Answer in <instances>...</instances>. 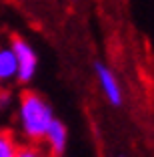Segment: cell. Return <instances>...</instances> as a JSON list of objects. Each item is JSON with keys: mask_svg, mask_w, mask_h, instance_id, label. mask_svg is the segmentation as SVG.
Wrapping results in <instances>:
<instances>
[{"mask_svg": "<svg viewBox=\"0 0 154 157\" xmlns=\"http://www.w3.org/2000/svg\"><path fill=\"white\" fill-rule=\"evenodd\" d=\"M18 141L12 131L0 129V157H18Z\"/></svg>", "mask_w": 154, "mask_h": 157, "instance_id": "obj_6", "label": "cell"}, {"mask_svg": "<svg viewBox=\"0 0 154 157\" xmlns=\"http://www.w3.org/2000/svg\"><path fill=\"white\" fill-rule=\"evenodd\" d=\"M66 143H68V129L66 125L60 119H54L50 125L48 133L44 137V147L48 149L54 157H62L66 151Z\"/></svg>", "mask_w": 154, "mask_h": 157, "instance_id": "obj_4", "label": "cell"}, {"mask_svg": "<svg viewBox=\"0 0 154 157\" xmlns=\"http://www.w3.org/2000/svg\"><path fill=\"white\" fill-rule=\"evenodd\" d=\"M94 75H96V81H98L102 93H104L106 101H108L112 107H120V105H122V101H124L122 89H120V83H118L114 71L110 69L108 65L96 60V63H94Z\"/></svg>", "mask_w": 154, "mask_h": 157, "instance_id": "obj_3", "label": "cell"}, {"mask_svg": "<svg viewBox=\"0 0 154 157\" xmlns=\"http://www.w3.org/2000/svg\"><path fill=\"white\" fill-rule=\"evenodd\" d=\"M0 81L2 85L18 81V59L10 44H0Z\"/></svg>", "mask_w": 154, "mask_h": 157, "instance_id": "obj_5", "label": "cell"}, {"mask_svg": "<svg viewBox=\"0 0 154 157\" xmlns=\"http://www.w3.org/2000/svg\"><path fill=\"white\" fill-rule=\"evenodd\" d=\"M52 107L36 91H22L18 101V125L20 133L30 143H44L50 125L54 121Z\"/></svg>", "mask_w": 154, "mask_h": 157, "instance_id": "obj_1", "label": "cell"}, {"mask_svg": "<svg viewBox=\"0 0 154 157\" xmlns=\"http://www.w3.org/2000/svg\"><path fill=\"white\" fill-rule=\"evenodd\" d=\"M18 157H54V155L46 147H42L40 143H30V141H26V143L20 145Z\"/></svg>", "mask_w": 154, "mask_h": 157, "instance_id": "obj_7", "label": "cell"}, {"mask_svg": "<svg viewBox=\"0 0 154 157\" xmlns=\"http://www.w3.org/2000/svg\"><path fill=\"white\" fill-rule=\"evenodd\" d=\"M62 157H64V155H62Z\"/></svg>", "mask_w": 154, "mask_h": 157, "instance_id": "obj_9", "label": "cell"}, {"mask_svg": "<svg viewBox=\"0 0 154 157\" xmlns=\"http://www.w3.org/2000/svg\"><path fill=\"white\" fill-rule=\"evenodd\" d=\"M10 46L14 48L16 59H18V83H22V85L30 83L32 77L36 75V69H38L36 51L22 36H16V34L10 36Z\"/></svg>", "mask_w": 154, "mask_h": 157, "instance_id": "obj_2", "label": "cell"}, {"mask_svg": "<svg viewBox=\"0 0 154 157\" xmlns=\"http://www.w3.org/2000/svg\"><path fill=\"white\" fill-rule=\"evenodd\" d=\"M0 89H2V81H0ZM0 93H2V91H0Z\"/></svg>", "mask_w": 154, "mask_h": 157, "instance_id": "obj_8", "label": "cell"}]
</instances>
